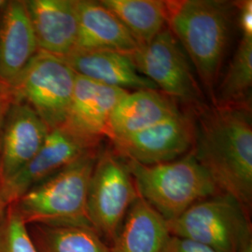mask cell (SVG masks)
<instances>
[{
  "label": "cell",
  "mask_w": 252,
  "mask_h": 252,
  "mask_svg": "<svg viewBox=\"0 0 252 252\" xmlns=\"http://www.w3.org/2000/svg\"><path fill=\"white\" fill-rule=\"evenodd\" d=\"M8 207H9V205L6 202V200L4 199V196H3L2 191H1V188H0V222L3 220L5 214H6Z\"/></svg>",
  "instance_id": "obj_26"
},
{
  "label": "cell",
  "mask_w": 252,
  "mask_h": 252,
  "mask_svg": "<svg viewBox=\"0 0 252 252\" xmlns=\"http://www.w3.org/2000/svg\"><path fill=\"white\" fill-rule=\"evenodd\" d=\"M76 79L63 58L38 51L8 89L12 102L28 105L52 130L65 122Z\"/></svg>",
  "instance_id": "obj_6"
},
{
  "label": "cell",
  "mask_w": 252,
  "mask_h": 252,
  "mask_svg": "<svg viewBox=\"0 0 252 252\" xmlns=\"http://www.w3.org/2000/svg\"><path fill=\"white\" fill-rule=\"evenodd\" d=\"M139 196L166 220L220 192L192 151L174 161L152 165L125 160Z\"/></svg>",
  "instance_id": "obj_4"
},
{
  "label": "cell",
  "mask_w": 252,
  "mask_h": 252,
  "mask_svg": "<svg viewBox=\"0 0 252 252\" xmlns=\"http://www.w3.org/2000/svg\"><path fill=\"white\" fill-rule=\"evenodd\" d=\"M181 113L175 100L157 90L127 93L110 116L106 137L113 140L132 135Z\"/></svg>",
  "instance_id": "obj_15"
},
{
  "label": "cell",
  "mask_w": 252,
  "mask_h": 252,
  "mask_svg": "<svg viewBox=\"0 0 252 252\" xmlns=\"http://www.w3.org/2000/svg\"><path fill=\"white\" fill-rule=\"evenodd\" d=\"M135 37L144 45L167 27L166 2L161 0H102Z\"/></svg>",
  "instance_id": "obj_19"
},
{
  "label": "cell",
  "mask_w": 252,
  "mask_h": 252,
  "mask_svg": "<svg viewBox=\"0 0 252 252\" xmlns=\"http://www.w3.org/2000/svg\"><path fill=\"white\" fill-rule=\"evenodd\" d=\"M162 252H217L205 245L183 237L170 235Z\"/></svg>",
  "instance_id": "obj_23"
},
{
  "label": "cell",
  "mask_w": 252,
  "mask_h": 252,
  "mask_svg": "<svg viewBox=\"0 0 252 252\" xmlns=\"http://www.w3.org/2000/svg\"><path fill=\"white\" fill-rule=\"evenodd\" d=\"M131 57L137 71L172 99L193 104L201 99L189 58L168 27L138 46Z\"/></svg>",
  "instance_id": "obj_8"
},
{
  "label": "cell",
  "mask_w": 252,
  "mask_h": 252,
  "mask_svg": "<svg viewBox=\"0 0 252 252\" xmlns=\"http://www.w3.org/2000/svg\"><path fill=\"white\" fill-rule=\"evenodd\" d=\"M238 24L243 38H252V1L238 2Z\"/></svg>",
  "instance_id": "obj_24"
},
{
  "label": "cell",
  "mask_w": 252,
  "mask_h": 252,
  "mask_svg": "<svg viewBox=\"0 0 252 252\" xmlns=\"http://www.w3.org/2000/svg\"><path fill=\"white\" fill-rule=\"evenodd\" d=\"M129 93L77 75L72 99L64 126L73 132L100 143L106 137L108 122L118 103Z\"/></svg>",
  "instance_id": "obj_12"
},
{
  "label": "cell",
  "mask_w": 252,
  "mask_h": 252,
  "mask_svg": "<svg viewBox=\"0 0 252 252\" xmlns=\"http://www.w3.org/2000/svg\"><path fill=\"white\" fill-rule=\"evenodd\" d=\"M39 252H110L98 233L88 226L34 225Z\"/></svg>",
  "instance_id": "obj_20"
},
{
  "label": "cell",
  "mask_w": 252,
  "mask_h": 252,
  "mask_svg": "<svg viewBox=\"0 0 252 252\" xmlns=\"http://www.w3.org/2000/svg\"><path fill=\"white\" fill-rule=\"evenodd\" d=\"M195 136L196 125L192 118L182 112L177 117L111 142L119 157L152 165L179 159L194 146Z\"/></svg>",
  "instance_id": "obj_10"
},
{
  "label": "cell",
  "mask_w": 252,
  "mask_h": 252,
  "mask_svg": "<svg viewBox=\"0 0 252 252\" xmlns=\"http://www.w3.org/2000/svg\"><path fill=\"white\" fill-rule=\"evenodd\" d=\"M171 234L166 220L138 196L129 208L110 252H162Z\"/></svg>",
  "instance_id": "obj_18"
},
{
  "label": "cell",
  "mask_w": 252,
  "mask_h": 252,
  "mask_svg": "<svg viewBox=\"0 0 252 252\" xmlns=\"http://www.w3.org/2000/svg\"><path fill=\"white\" fill-rule=\"evenodd\" d=\"M252 86V38L241 39L219 86L217 106H249Z\"/></svg>",
  "instance_id": "obj_21"
},
{
  "label": "cell",
  "mask_w": 252,
  "mask_h": 252,
  "mask_svg": "<svg viewBox=\"0 0 252 252\" xmlns=\"http://www.w3.org/2000/svg\"><path fill=\"white\" fill-rule=\"evenodd\" d=\"M220 192L248 211L252 202V125L249 106H217L200 119L194 149Z\"/></svg>",
  "instance_id": "obj_1"
},
{
  "label": "cell",
  "mask_w": 252,
  "mask_h": 252,
  "mask_svg": "<svg viewBox=\"0 0 252 252\" xmlns=\"http://www.w3.org/2000/svg\"><path fill=\"white\" fill-rule=\"evenodd\" d=\"M63 59L77 75L104 85L126 91L158 90L152 81L137 71L130 54L74 50Z\"/></svg>",
  "instance_id": "obj_17"
},
{
  "label": "cell",
  "mask_w": 252,
  "mask_h": 252,
  "mask_svg": "<svg viewBox=\"0 0 252 252\" xmlns=\"http://www.w3.org/2000/svg\"><path fill=\"white\" fill-rule=\"evenodd\" d=\"M49 131L45 123L28 105L11 103L0 139V187L33 159Z\"/></svg>",
  "instance_id": "obj_11"
},
{
  "label": "cell",
  "mask_w": 252,
  "mask_h": 252,
  "mask_svg": "<svg viewBox=\"0 0 252 252\" xmlns=\"http://www.w3.org/2000/svg\"><path fill=\"white\" fill-rule=\"evenodd\" d=\"M77 12L75 50L111 51L131 55L138 48L129 30L100 2L77 0Z\"/></svg>",
  "instance_id": "obj_16"
},
{
  "label": "cell",
  "mask_w": 252,
  "mask_h": 252,
  "mask_svg": "<svg viewBox=\"0 0 252 252\" xmlns=\"http://www.w3.org/2000/svg\"><path fill=\"white\" fill-rule=\"evenodd\" d=\"M0 252H39L28 226L12 205L0 222Z\"/></svg>",
  "instance_id": "obj_22"
},
{
  "label": "cell",
  "mask_w": 252,
  "mask_h": 252,
  "mask_svg": "<svg viewBox=\"0 0 252 252\" xmlns=\"http://www.w3.org/2000/svg\"><path fill=\"white\" fill-rule=\"evenodd\" d=\"M99 144L76 134L64 125L50 130L33 159L9 182L0 187L4 199L8 205L13 204L28 189L84 154L97 150Z\"/></svg>",
  "instance_id": "obj_9"
},
{
  "label": "cell",
  "mask_w": 252,
  "mask_h": 252,
  "mask_svg": "<svg viewBox=\"0 0 252 252\" xmlns=\"http://www.w3.org/2000/svg\"><path fill=\"white\" fill-rule=\"evenodd\" d=\"M98 154V149L84 154L11 204L25 223L92 227L87 198Z\"/></svg>",
  "instance_id": "obj_3"
},
{
  "label": "cell",
  "mask_w": 252,
  "mask_h": 252,
  "mask_svg": "<svg viewBox=\"0 0 252 252\" xmlns=\"http://www.w3.org/2000/svg\"><path fill=\"white\" fill-rule=\"evenodd\" d=\"M11 103H12V98L9 94L8 87L5 86L0 81V139H1L3 126H4Z\"/></svg>",
  "instance_id": "obj_25"
},
{
  "label": "cell",
  "mask_w": 252,
  "mask_h": 252,
  "mask_svg": "<svg viewBox=\"0 0 252 252\" xmlns=\"http://www.w3.org/2000/svg\"><path fill=\"white\" fill-rule=\"evenodd\" d=\"M171 235L205 245L217 252H252L249 211L234 197L219 192L166 221Z\"/></svg>",
  "instance_id": "obj_5"
},
{
  "label": "cell",
  "mask_w": 252,
  "mask_h": 252,
  "mask_svg": "<svg viewBox=\"0 0 252 252\" xmlns=\"http://www.w3.org/2000/svg\"><path fill=\"white\" fill-rule=\"evenodd\" d=\"M5 2H6V1H4V0H0V11L2 10V8H3L4 4H5Z\"/></svg>",
  "instance_id": "obj_27"
},
{
  "label": "cell",
  "mask_w": 252,
  "mask_h": 252,
  "mask_svg": "<svg viewBox=\"0 0 252 252\" xmlns=\"http://www.w3.org/2000/svg\"><path fill=\"white\" fill-rule=\"evenodd\" d=\"M167 27L196 69L207 92L214 97L229 43V5L213 0L165 1Z\"/></svg>",
  "instance_id": "obj_2"
},
{
  "label": "cell",
  "mask_w": 252,
  "mask_h": 252,
  "mask_svg": "<svg viewBox=\"0 0 252 252\" xmlns=\"http://www.w3.org/2000/svg\"><path fill=\"white\" fill-rule=\"evenodd\" d=\"M0 22V81L10 86L38 52L26 1H6Z\"/></svg>",
  "instance_id": "obj_13"
},
{
  "label": "cell",
  "mask_w": 252,
  "mask_h": 252,
  "mask_svg": "<svg viewBox=\"0 0 252 252\" xmlns=\"http://www.w3.org/2000/svg\"><path fill=\"white\" fill-rule=\"evenodd\" d=\"M28 14L38 51L65 58L78 38L77 0H28Z\"/></svg>",
  "instance_id": "obj_14"
},
{
  "label": "cell",
  "mask_w": 252,
  "mask_h": 252,
  "mask_svg": "<svg viewBox=\"0 0 252 252\" xmlns=\"http://www.w3.org/2000/svg\"><path fill=\"white\" fill-rule=\"evenodd\" d=\"M139 194L134 180L116 153L99 152L91 176L87 208L91 225L110 246L129 208Z\"/></svg>",
  "instance_id": "obj_7"
}]
</instances>
